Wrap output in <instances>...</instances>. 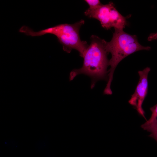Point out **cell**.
Segmentation results:
<instances>
[{
    "mask_svg": "<svg viewBox=\"0 0 157 157\" xmlns=\"http://www.w3.org/2000/svg\"><path fill=\"white\" fill-rule=\"evenodd\" d=\"M91 43L83 57V62L80 68L73 69L70 73L69 81L76 76L84 74L89 76L91 80L90 88H93L96 83L100 80L107 81L109 66L108 54L106 49L107 42L95 35L90 38Z\"/></svg>",
    "mask_w": 157,
    "mask_h": 157,
    "instance_id": "1",
    "label": "cell"
},
{
    "mask_svg": "<svg viewBox=\"0 0 157 157\" xmlns=\"http://www.w3.org/2000/svg\"><path fill=\"white\" fill-rule=\"evenodd\" d=\"M111 40L107 42L106 49L110 53L111 57L109 61L110 68L108 71V79L104 91V94L111 95L110 86L115 70L117 65L123 59L134 52L141 50H149L151 47L144 46L138 42L137 36L124 32L122 29L115 28Z\"/></svg>",
    "mask_w": 157,
    "mask_h": 157,
    "instance_id": "2",
    "label": "cell"
},
{
    "mask_svg": "<svg viewBox=\"0 0 157 157\" xmlns=\"http://www.w3.org/2000/svg\"><path fill=\"white\" fill-rule=\"evenodd\" d=\"M84 23L81 19L74 24H61L36 32L27 26L24 29V33L32 37L53 35L62 45L63 51L69 53L72 49L76 50L83 58L89 46L86 41L81 40L79 36L80 29Z\"/></svg>",
    "mask_w": 157,
    "mask_h": 157,
    "instance_id": "3",
    "label": "cell"
},
{
    "mask_svg": "<svg viewBox=\"0 0 157 157\" xmlns=\"http://www.w3.org/2000/svg\"><path fill=\"white\" fill-rule=\"evenodd\" d=\"M84 14L89 17L98 20L102 26L106 29L112 27L123 29L127 24L125 17L118 12L111 2L106 4H102L96 9L88 8Z\"/></svg>",
    "mask_w": 157,
    "mask_h": 157,
    "instance_id": "4",
    "label": "cell"
},
{
    "mask_svg": "<svg viewBox=\"0 0 157 157\" xmlns=\"http://www.w3.org/2000/svg\"><path fill=\"white\" fill-rule=\"evenodd\" d=\"M150 70V67H147L142 70L138 71L139 80L134 93L128 101L138 113L146 120L142 105L148 92V76Z\"/></svg>",
    "mask_w": 157,
    "mask_h": 157,
    "instance_id": "5",
    "label": "cell"
},
{
    "mask_svg": "<svg viewBox=\"0 0 157 157\" xmlns=\"http://www.w3.org/2000/svg\"><path fill=\"white\" fill-rule=\"evenodd\" d=\"M144 130L150 132L149 136L154 138L157 142V119L148 124L145 122L141 126Z\"/></svg>",
    "mask_w": 157,
    "mask_h": 157,
    "instance_id": "6",
    "label": "cell"
},
{
    "mask_svg": "<svg viewBox=\"0 0 157 157\" xmlns=\"http://www.w3.org/2000/svg\"><path fill=\"white\" fill-rule=\"evenodd\" d=\"M85 1L89 6V8L90 9H96L102 4L99 0H85Z\"/></svg>",
    "mask_w": 157,
    "mask_h": 157,
    "instance_id": "7",
    "label": "cell"
},
{
    "mask_svg": "<svg viewBox=\"0 0 157 157\" xmlns=\"http://www.w3.org/2000/svg\"><path fill=\"white\" fill-rule=\"evenodd\" d=\"M150 109L152 114L149 119L145 122L148 124L150 123L157 119V104L151 107Z\"/></svg>",
    "mask_w": 157,
    "mask_h": 157,
    "instance_id": "8",
    "label": "cell"
},
{
    "mask_svg": "<svg viewBox=\"0 0 157 157\" xmlns=\"http://www.w3.org/2000/svg\"><path fill=\"white\" fill-rule=\"evenodd\" d=\"M149 41H151L157 39V32L155 33L151 34L147 38Z\"/></svg>",
    "mask_w": 157,
    "mask_h": 157,
    "instance_id": "9",
    "label": "cell"
}]
</instances>
